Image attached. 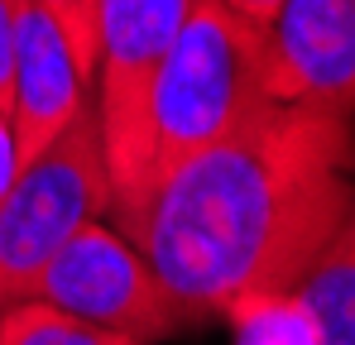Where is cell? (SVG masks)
<instances>
[{
    "instance_id": "obj_1",
    "label": "cell",
    "mask_w": 355,
    "mask_h": 345,
    "mask_svg": "<svg viewBox=\"0 0 355 345\" xmlns=\"http://www.w3.org/2000/svg\"><path fill=\"white\" fill-rule=\"evenodd\" d=\"M355 211V120L269 101L116 221L187 317L288 302Z\"/></svg>"
},
{
    "instance_id": "obj_2",
    "label": "cell",
    "mask_w": 355,
    "mask_h": 345,
    "mask_svg": "<svg viewBox=\"0 0 355 345\" xmlns=\"http://www.w3.org/2000/svg\"><path fill=\"white\" fill-rule=\"evenodd\" d=\"M259 106H269L264 29L211 0H192L149 96V187L182 159L226 139Z\"/></svg>"
},
{
    "instance_id": "obj_3",
    "label": "cell",
    "mask_w": 355,
    "mask_h": 345,
    "mask_svg": "<svg viewBox=\"0 0 355 345\" xmlns=\"http://www.w3.org/2000/svg\"><path fill=\"white\" fill-rule=\"evenodd\" d=\"M192 0H101L92 111L111 168V221L149 197V96Z\"/></svg>"
},
{
    "instance_id": "obj_4",
    "label": "cell",
    "mask_w": 355,
    "mask_h": 345,
    "mask_svg": "<svg viewBox=\"0 0 355 345\" xmlns=\"http://www.w3.org/2000/svg\"><path fill=\"white\" fill-rule=\"evenodd\" d=\"M111 211V168L96 111L77 115L49 149H39L0 197V307L24 302L44 264Z\"/></svg>"
},
{
    "instance_id": "obj_5",
    "label": "cell",
    "mask_w": 355,
    "mask_h": 345,
    "mask_svg": "<svg viewBox=\"0 0 355 345\" xmlns=\"http://www.w3.org/2000/svg\"><path fill=\"white\" fill-rule=\"evenodd\" d=\"M29 297L144 345L168 341L192 321L187 307L144 259V249L130 235H120L111 221H92L87 230H77L44 264Z\"/></svg>"
},
{
    "instance_id": "obj_6",
    "label": "cell",
    "mask_w": 355,
    "mask_h": 345,
    "mask_svg": "<svg viewBox=\"0 0 355 345\" xmlns=\"http://www.w3.org/2000/svg\"><path fill=\"white\" fill-rule=\"evenodd\" d=\"M269 101L355 120V0H284L264 29Z\"/></svg>"
},
{
    "instance_id": "obj_7",
    "label": "cell",
    "mask_w": 355,
    "mask_h": 345,
    "mask_svg": "<svg viewBox=\"0 0 355 345\" xmlns=\"http://www.w3.org/2000/svg\"><path fill=\"white\" fill-rule=\"evenodd\" d=\"M92 106V77L72 53L58 19L39 0H15V67H10V120L19 159L49 149Z\"/></svg>"
},
{
    "instance_id": "obj_8",
    "label": "cell",
    "mask_w": 355,
    "mask_h": 345,
    "mask_svg": "<svg viewBox=\"0 0 355 345\" xmlns=\"http://www.w3.org/2000/svg\"><path fill=\"white\" fill-rule=\"evenodd\" d=\"M307 345H355V211L293 292Z\"/></svg>"
},
{
    "instance_id": "obj_9",
    "label": "cell",
    "mask_w": 355,
    "mask_h": 345,
    "mask_svg": "<svg viewBox=\"0 0 355 345\" xmlns=\"http://www.w3.org/2000/svg\"><path fill=\"white\" fill-rule=\"evenodd\" d=\"M0 345H144V341L101 331V326L77 321V317H67L39 297H24V302L0 307Z\"/></svg>"
},
{
    "instance_id": "obj_10",
    "label": "cell",
    "mask_w": 355,
    "mask_h": 345,
    "mask_svg": "<svg viewBox=\"0 0 355 345\" xmlns=\"http://www.w3.org/2000/svg\"><path fill=\"white\" fill-rule=\"evenodd\" d=\"M39 5L58 19V29L67 34L72 53L82 57V67L92 77V67H96V15H101V0H39Z\"/></svg>"
},
{
    "instance_id": "obj_11",
    "label": "cell",
    "mask_w": 355,
    "mask_h": 345,
    "mask_svg": "<svg viewBox=\"0 0 355 345\" xmlns=\"http://www.w3.org/2000/svg\"><path fill=\"white\" fill-rule=\"evenodd\" d=\"M10 67H15V0H0V111H10Z\"/></svg>"
},
{
    "instance_id": "obj_12",
    "label": "cell",
    "mask_w": 355,
    "mask_h": 345,
    "mask_svg": "<svg viewBox=\"0 0 355 345\" xmlns=\"http://www.w3.org/2000/svg\"><path fill=\"white\" fill-rule=\"evenodd\" d=\"M24 159H19V139H15V120L10 111H0V197L10 192V182L19 177Z\"/></svg>"
},
{
    "instance_id": "obj_13",
    "label": "cell",
    "mask_w": 355,
    "mask_h": 345,
    "mask_svg": "<svg viewBox=\"0 0 355 345\" xmlns=\"http://www.w3.org/2000/svg\"><path fill=\"white\" fill-rule=\"evenodd\" d=\"M211 5H221V10H231L236 19H245V24H254V29H269L284 0H211Z\"/></svg>"
}]
</instances>
